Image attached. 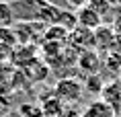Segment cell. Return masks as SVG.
Listing matches in <instances>:
<instances>
[{
    "label": "cell",
    "mask_w": 121,
    "mask_h": 117,
    "mask_svg": "<svg viewBox=\"0 0 121 117\" xmlns=\"http://www.w3.org/2000/svg\"><path fill=\"white\" fill-rule=\"evenodd\" d=\"M68 4H70L72 8H82V6H86V4H88V0H68Z\"/></svg>",
    "instance_id": "obj_17"
},
{
    "label": "cell",
    "mask_w": 121,
    "mask_h": 117,
    "mask_svg": "<svg viewBox=\"0 0 121 117\" xmlns=\"http://www.w3.org/2000/svg\"><path fill=\"white\" fill-rule=\"evenodd\" d=\"M101 101L107 103L113 111H121V82L119 80H113V82H109V84L103 86Z\"/></svg>",
    "instance_id": "obj_4"
},
{
    "label": "cell",
    "mask_w": 121,
    "mask_h": 117,
    "mask_svg": "<svg viewBox=\"0 0 121 117\" xmlns=\"http://www.w3.org/2000/svg\"><path fill=\"white\" fill-rule=\"evenodd\" d=\"M57 25L64 27L66 31H72V29H76V27H78L76 10H66V8H62V13H60V19H57Z\"/></svg>",
    "instance_id": "obj_11"
},
{
    "label": "cell",
    "mask_w": 121,
    "mask_h": 117,
    "mask_svg": "<svg viewBox=\"0 0 121 117\" xmlns=\"http://www.w3.org/2000/svg\"><path fill=\"white\" fill-rule=\"evenodd\" d=\"M82 117H115V111L107 103H103L101 99H96L88 103V107L82 111Z\"/></svg>",
    "instance_id": "obj_9"
},
{
    "label": "cell",
    "mask_w": 121,
    "mask_h": 117,
    "mask_svg": "<svg viewBox=\"0 0 121 117\" xmlns=\"http://www.w3.org/2000/svg\"><path fill=\"white\" fill-rule=\"evenodd\" d=\"M19 117H43L41 105H37V103H23L19 107Z\"/></svg>",
    "instance_id": "obj_12"
},
{
    "label": "cell",
    "mask_w": 121,
    "mask_h": 117,
    "mask_svg": "<svg viewBox=\"0 0 121 117\" xmlns=\"http://www.w3.org/2000/svg\"><path fill=\"white\" fill-rule=\"evenodd\" d=\"M14 23H39V25H57L62 8L47 0H10Z\"/></svg>",
    "instance_id": "obj_1"
},
{
    "label": "cell",
    "mask_w": 121,
    "mask_h": 117,
    "mask_svg": "<svg viewBox=\"0 0 121 117\" xmlns=\"http://www.w3.org/2000/svg\"><path fill=\"white\" fill-rule=\"evenodd\" d=\"M115 6H117V10L121 13V0H115Z\"/></svg>",
    "instance_id": "obj_18"
},
{
    "label": "cell",
    "mask_w": 121,
    "mask_h": 117,
    "mask_svg": "<svg viewBox=\"0 0 121 117\" xmlns=\"http://www.w3.org/2000/svg\"><path fill=\"white\" fill-rule=\"evenodd\" d=\"M60 117H82V113H80V111H76V107H66L64 113H62Z\"/></svg>",
    "instance_id": "obj_16"
},
{
    "label": "cell",
    "mask_w": 121,
    "mask_h": 117,
    "mask_svg": "<svg viewBox=\"0 0 121 117\" xmlns=\"http://www.w3.org/2000/svg\"><path fill=\"white\" fill-rule=\"evenodd\" d=\"M76 21H78V27H84V29H88V31H96L99 27H103L101 17H99L88 4L76 10Z\"/></svg>",
    "instance_id": "obj_5"
},
{
    "label": "cell",
    "mask_w": 121,
    "mask_h": 117,
    "mask_svg": "<svg viewBox=\"0 0 121 117\" xmlns=\"http://www.w3.org/2000/svg\"><path fill=\"white\" fill-rule=\"evenodd\" d=\"M68 43H70L72 49L76 52H88V49H95L96 47V39H95V31H88L84 27H76L72 29L70 35H68Z\"/></svg>",
    "instance_id": "obj_3"
},
{
    "label": "cell",
    "mask_w": 121,
    "mask_h": 117,
    "mask_svg": "<svg viewBox=\"0 0 121 117\" xmlns=\"http://www.w3.org/2000/svg\"><path fill=\"white\" fill-rule=\"evenodd\" d=\"M10 109H13L10 97H6V95H2V92H0V117H8Z\"/></svg>",
    "instance_id": "obj_15"
},
{
    "label": "cell",
    "mask_w": 121,
    "mask_h": 117,
    "mask_svg": "<svg viewBox=\"0 0 121 117\" xmlns=\"http://www.w3.org/2000/svg\"><path fill=\"white\" fill-rule=\"evenodd\" d=\"M39 105H41L43 117H60L62 113H64V109H66V105L53 95V91L47 92L45 97H41V103Z\"/></svg>",
    "instance_id": "obj_6"
},
{
    "label": "cell",
    "mask_w": 121,
    "mask_h": 117,
    "mask_svg": "<svg viewBox=\"0 0 121 117\" xmlns=\"http://www.w3.org/2000/svg\"><path fill=\"white\" fill-rule=\"evenodd\" d=\"M88 6L92 8L99 17H101L103 25H107V21H109V23H113V21H115L113 2H109V0H88Z\"/></svg>",
    "instance_id": "obj_8"
},
{
    "label": "cell",
    "mask_w": 121,
    "mask_h": 117,
    "mask_svg": "<svg viewBox=\"0 0 121 117\" xmlns=\"http://www.w3.org/2000/svg\"><path fill=\"white\" fill-rule=\"evenodd\" d=\"M82 92H84V84L74 76H66V78H60L53 86V95H56L62 103L68 107V105H74L82 99Z\"/></svg>",
    "instance_id": "obj_2"
},
{
    "label": "cell",
    "mask_w": 121,
    "mask_h": 117,
    "mask_svg": "<svg viewBox=\"0 0 121 117\" xmlns=\"http://www.w3.org/2000/svg\"><path fill=\"white\" fill-rule=\"evenodd\" d=\"M103 82H101V78H99V74H90L88 80H86V84H84V91H90V92H99L101 95L103 91Z\"/></svg>",
    "instance_id": "obj_14"
},
{
    "label": "cell",
    "mask_w": 121,
    "mask_h": 117,
    "mask_svg": "<svg viewBox=\"0 0 121 117\" xmlns=\"http://www.w3.org/2000/svg\"><path fill=\"white\" fill-rule=\"evenodd\" d=\"M10 23H14L10 2H4V0H0V27H10Z\"/></svg>",
    "instance_id": "obj_13"
},
{
    "label": "cell",
    "mask_w": 121,
    "mask_h": 117,
    "mask_svg": "<svg viewBox=\"0 0 121 117\" xmlns=\"http://www.w3.org/2000/svg\"><path fill=\"white\" fill-rule=\"evenodd\" d=\"M95 39H96V47H111L113 39H115V33L109 25H103L95 31Z\"/></svg>",
    "instance_id": "obj_10"
},
{
    "label": "cell",
    "mask_w": 121,
    "mask_h": 117,
    "mask_svg": "<svg viewBox=\"0 0 121 117\" xmlns=\"http://www.w3.org/2000/svg\"><path fill=\"white\" fill-rule=\"evenodd\" d=\"M78 66L82 68L86 74H99V68H101V58H99V53L88 49V52H82L80 53V58H78Z\"/></svg>",
    "instance_id": "obj_7"
}]
</instances>
